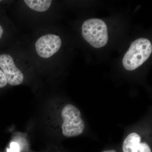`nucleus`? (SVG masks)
Instances as JSON below:
<instances>
[{
  "mask_svg": "<svg viewBox=\"0 0 152 152\" xmlns=\"http://www.w3.org/2000/svg\"><path fill=\"white\" fill-rule=\"evenodd\" d=\"M0 69L4 74L8 84L10 86H19L23 82L24 74L16 65L13 58L10 54L0 53Z\"/></svg>",
  "mask_w": 152,
  "mask_h": 152,
  "instance_id": "nucleus-5",
  "label": "nucleus"
},
{
  "mask_svg": "<svg viewBox=\"0 0 152 152\" xmlns=\"http://www.w3.org/2000/svg\"><path fill=\"white\" fill-rule=\"evenodd\" d=\"M152 52L151 43L145 38H140L131 44L123 59L126 69L133 71L142 65L149 58Z\"/></svg>",
  "mask_w": 152,
  "mask_h": 152,
  "instance_id": "nucleus-1",
  "label": "nucleus"
},
{
  "mask_svg": "<svg viewBox=\"0 0 152 152\" xmlns=\"http://www.w3.org/2000/svg\"><path fill=\"white\" fill-rule=\"evenodd\" d=\"M102 152H117L115 150H107V151H104Z\"/></svg>",
  "mask_w": 152,
  "mask_h": 152,
  "instance_id": "nucleus-10",
  "label": "nucleus"
},
{
  "mask_svg": "<svg viewBox=\"0 0 152 152\" xmlns=\"http://www.w3.org/2000/svg\"><path fill=\"white\" fill-rule=\"evenodd\" d=\"M62 45L59 36L48 34L38 38L35 44L37 54L41 58L48 59L53 56L59 50Z\"/></svg>",
  "mask_w": 152,
  "mask_h": 152,
  "instance_id": "nucleus-4",
  "label": "nucleus"
},
{
  "mask_svg": "<svg viewBox=\"0 0 152 152\" xmlns=\"http://www.w3.org/2000/svg\"><path fill=\"white\" fill-rule=\"evenodd\" d=\"M61 117L62 134L64 137H77L83 132L85 124L82 118L81 113L76 106L70 104L66 105L62 110Z\"/></svg>",
  "mask_w": 152,
  "mask_h": 152,
  "instance_id": "nucleus-3",
  "label": "nucleus"
},
{
  "mask_svg": "<svg viewBox=\"0 0 152 152\" xmlns=\"http://www.w3.org/2000/svg\"><path fill=\"white\" fill-rule=\"evenodd\" d=\"M141 141V137L137 133L129 134L123 142V152H152L149 144Z\"/></svg>",
  "mask_w": 152,
  "mask_h": 152,
  "instance_id": "nucleus-6",
  "label": "nucleus"
},
{
  "mask_svg": "<svg viewBox=\"0 0 152 152\" xmlns=\"http://www.w3.org/2000/svg\"><path fill=\"white\" fill-rule=\"evenodd\" d=\"M7 84V81L3 71L0 69V88H5Z\"/></svg>",
  "mask_w": 152,
  "mask_h": 152,
  "instance_id": "nucleus-9",
  "label": "nucleus"
},
{
  "mask_svg": "<svg viewBox=\"0 0 152 152\" xmlns=\"http://www.w3.org/2000/svg\"><path fill=\"white\" fill-rule=\"evenodd\" d=\"M82 33L84 39L96 48L104 46L108 41L107 25L100 19L87 20L82 26Z\"/></svg>",
  "mask_w": 152,
  "mask_h": 152,
  "instance_id": "nucleus-2",
  "label": "nucleus"
},
{
  "mask_svg": "<svg viewBox=\"0 0 152 152\" xmlns=\"http://www.w3.org/2000/svg\"><path fill=\"white\" fill-rule=\"evenodd\" d=\"M2 19L1 15H0V42L4 39L6 35V28Z\"/></svg>",
  "mask_w": 152,
  "mask_h": 152,
  "instance_id": "nucleus-8",
  "label": "nucleus"
},
{
  "mask_svg": "<svg viewBox=\"0 0 152 152\" xmlns=\"http://www.w3.org/2000/svg\"><path fill=\"white\" fill-rule=\"evenodd\" d=\"M24 2L29 8L38 12L48 10L53 1L51 0H25Z\"/></svg>",
  "mask_w": 152,
  "mask_h": 152,
  "instance_id": "nucleus-7",
  "label": "nucleus"
}]
</instances>
